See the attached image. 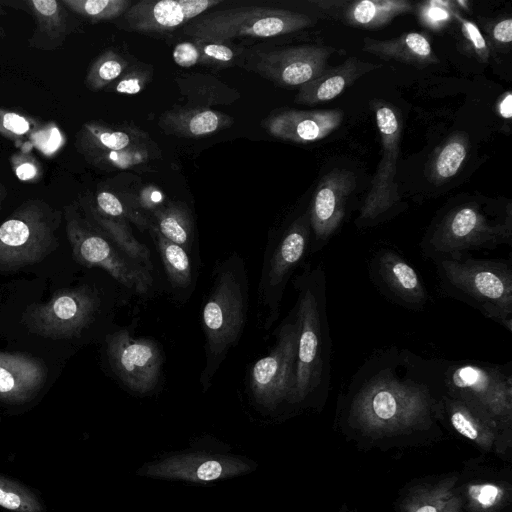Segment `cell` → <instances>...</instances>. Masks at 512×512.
Returning <instances> with one entry per match:
<instances>
[{
	"label": "cell",
	"mask_w": 512,
	"mask_h": 512,
	"mask_svg": "<svg viewBox=\"0 0 512 512\" xmlns=\"http://www.w3.org/2000/svg\"><path fill=\"white\" fill-rule=\"evenodd\" d=\"M200 51L201 59L205 58L215 62H229L233 59V51L220 43L198 41L196 45Z\"/></svg>",
	"instance_id": "obj_36"
},
{
	"label": "cell",
	"mask_w": 512,
	"mask_h": 512,
	"mask_svg": "<svg viewBox=\"0 0 512 512\" xmlns=\"http://www.w3.org/2000/svg\"><path fill=\"white\" fill-rule=\"evenodd\" d=\"M31 3L42 16L52 17L58 12V3L54 0H33Z\"/></svg>",
	"instance_id": "obj_44"
},
{
	"label": "cell",
	"mask_w": 512,
	"mask_h": 512,
	"mask_svg": "<svg viewBox=\"0 0 512 512\" xmlns=\"http://www.w3.org/2000/svg\"><path fill=\"white\" fill-rule=\"evenodd\" d=\"M377 68V65L348 58L339 66L326 69L319 77L300 86L296 101L314 105L337 97L364 73Z\"/></svg>",
	"instance_id": "obj_22"
},
{
	"label": "cell",
	"mask_w": 512,
	"mask_h": 512,
	"mask_svg": "<svg viewBox=\"0 0 512 512\" xmlns=\"http://www.w3.org/2000/svg\"><path fill=\"white\" fill-rule=\"evenodd\" d=\"M376 121L382 139V159L367 195L357 223L359 226L384 219L399 202V194L395 183L396 160L399 154L400 128L397 117L392 109L386 106L376 111Z\"/></svg>",
	"instance_id": "obj_14"
},
{
	"label": "cell",
	"mask_w": 512,
	"mask_h": 512,
	"mask_svg": "<svg viewBox=\"0 0 512 512\" xmlns=\"http://www.w3.org/2000/svg\"><path fill=\"white\" fill-rule=\"evenodd\" d=\"M151 235L157 245L170 284L185 290L192 284V264L188 252L180 245L163 237L153 226Z\"/></svg>",
	"instance_id": "obj_26"
},
{
	"label": "cell",
	"mask_w": 512,
	"mask_h": 512,
	"mask_svg": "<svg viewBox=\"0 0 512 512\" xmlns=\"http://www.w3.org/2000/svg\"><path fill=\"white\" fill-rule=\"evenodd\" d=\"M459 19L462 23L461 25L463 31L473 44L475 50L478 52L479 55L486 57V55L488 54L486 42L477 26L473 22H470L468 20L461 18Z\"/></svg>",
	"instance_id": "obj_39"
},
{
	"label": "cell",
	"mask_w": 512,
	"mask_h": 512,
	"mask_svg": "<svg viewBox=\"0 0 512 512\" xmlns=\"http://www.w3.org/2000/svg\"><path fill=\"white\" fill-rule=\"evenodd\" d=\"M16 174L21 180H28L35 176L36 168L30 163H24L17 167Z\"/></svg>",
	"instance_id": "obj_45"
},
{
	"label": "cell",
	"mask_w": 512,
	"mask_h": 512,
	"mask_svg": "<svg viewBox=\"0 0 512 512\" xmlns=\"http://www.w3.org/2000/svg\"><path fill=\"white\" fill-rule=\"evenodd\" d=\"M0 506L14 512H42L36 496L25 487L0 476Z\"/></svg>",
	"instance_id": "obj_31"
},
{
	"label": "cell",
	"mask_w": 512,
	"mask_h": 512,
	"mask_svg": "<svg viewBox=\"0 0 512 512\" xmlns=\"http://www.w3.org/2000/svg\"><path fill=\"white\" fill-rule=\"evenodd\" d=\"M66 232L76 262L105 270L134 293L147 295L151 291V272L127 256L102 232L75 218L68 219Z\"/></svg>",
	"instance_id": "obj_10"
},
{
	"label": "cell",
	"mask_w": 512,
	"mask_h": 512,
	"mask_svg": "<svg viewBox=\"0 0 512 512\" xmlns=\"http://www.w3.org/2000/svg\"><path fill=\"white\" fill-rule=\"evenodd\" d=\"M364 49L382 58H393L414 65H425L434 61L430 43L417 32L386 41L366 39Z\"/></svg>",
	"instance_id": "obj_24"
},
{
	"label": "cell",
	"mask_w": 512,
	"mask_h": 512,
	"mask_svg": "<svg viewBox=\"0 0 512 512\" xmlns=\"http://www.w3.org/2000/svg\"><path fill=\"white\" fill-rule=\"evenodd\" d=\"M462 499L460 496L455 494L450 502L448 503L444 512H461Z\"/></svg>",
	"instance_id": "obj_47"
},
{
	"label": "cell",
	"mask_w": 512,
	"mask_h": 512,
	"mask_svg": "<svg viewBox=\"0 0 512 512\" xmlns=\"http://www.w3.org/2000/svg\"><path fill=\"white\" fill-rule=\"evenodd\" d=\"M4 191L0 189V210H1V204H2V201H3V198H4Z\"/></svg>",
	"instance_id": "obj_48"
},
{
	"label": "cell",
	"mask_w": 512,
	"mask_h": 512,
	"mask_svg": "<svg viewBox=\"0 0 512 512\" xmlns=\"http://www.w3.org/2000/svg\"><path fill=\"white\" fill-rule=\"evenodd\" d=\"M93 218L100 228V231L127 256L139 263L149 272L153 270L150 250L135 238L122 219L108 217L98 212L93 213Z\"/></svg>",
	"instance_id": "obj_27"
},
{
	"label": "cell",
	"mask_w": 512,
	"mask_h": 512,
	"mask_svg": "<svg viewBox=\"0 0 512 512\" xmlns=\"http://www.w3.org/2000/svg\"><path fill=\"white\" fill-rule=\"evenodd\" d=\"M106 353L111 369L130 390L147 393L158 384L163 355L152 339L134 338L122 329L106 337Z\"/></svg>",
	"instance_id": "obj_13"
},
{
	"label": "cell",
	"mask_w": 512,
	"mask_h": 512,
	"mask_svg": "<svg viewBox=\"0 0 512 512\" xmlns=\"http://www.w3.org/2000/svg\"><path fill=\"white\" fill-rule=\"evenodd\" d=\"M298 300L296 378L293 403L323 402L331 383V339L324 269L307 267L295 281Z\"/></svg>",
	"instance_id": "obj_2"
},
{
	"label": "cell",
	"mask_w": 512,
	"mask_h": 512,
	"mask_svg": "<svg viewBox=\"0 0 512 512\" xmlns=\"http://www.w3.org/2000/svg\"><path fill=\"white\" fill-rule=\"evenodd\" d=\"M298 321L295 309L277 333L271 352L259 359L250 372V388L256 400L267 407L282 401L293 403L296 378Z\"/></svg>",
	"instance_id": "obj_11"
},
{
	"label": "cell",
	"mask_w": 512,
	"mask_h": 512,
	"mask_svg": "<svg viewBox=\"0 0 512 512\" xmlns=\"http://www.w3.org/2000/svg\"><path fill=\"white\" fill-rule=\"evenodd\" d=\"M342 118L340 110L289 109L272 114L266 119L265 127L276 138L308 143L328 136L339 126Z\"/></svg>",
	"instance_id": "obj_21"
},
{
	"label": "cell",
	"mask_w": 512,
	"mask_h": 512,
	"mask_svg": "<svg viewBox=\"0 0 512 512\" xmlns=\"http://www.w3.org/2000/svg\"><path fill=\"white\" fill-rule=\"evenodd\" d=\"M101 148L111 152L127 150L131 147L132 140L129 134L123 131H101L94 136Z\"/></svg>",
	"instance_id": "obj_35"
},
{
	"label": "cell",
	"mask_w": 512,
	"mask_h": 512,
	"mask_svg": "<svg viewBox=\"0 0 512 512\" xmlns=\"http://www.w3.org/2000/svg\"><path fill=\"white\" fill-rule=\"evenodd\" d=\"M443 394L437 359L404 348L374 351L342 395L350 427L372 437L426 430L440 417Z\"/></svg>",
	"instance_id": "obj_1"
},
{
	"label": "cell",
	"mask_w": 512,
	"mask_h": 512,
	"mask_svg": "<svg viewBox=\"0 0 512 512\" xmlns=\"http://www.w3.org/2000/svg\"><path fill=\"white\" fill-rule=\"evenodd\" d=\"M310 231L308 212L291 223L277 242L267 248L259 282V301L267 311L266 327L278 318L288 280L308 251Z\"/></svg>",
	"instance_id": "obj_12"
},
{
	"label": "cell",
	"mask_w": 512,
	"mask_h": 512,
	"mask_svg": "<svg viewBox=\"0 0 512 512\" xmlns=\"http://www.w3.org/2000/svg\"><path fill=\"white\" fill-rule=\"evenodd\" d=\"M247 304L243 262L232 256L219 267L202 310L206 366L201 383L205 388L228 351L238 342L246 322Z\"/></svg>",
	"instance_id": "obj_3"
},
{
	"label": "cell",
	"mask_w": 512,
	"mask_h": 512,
	"mask_svg": "<svg viewBox=\"0 0 512 512\" xmlns=\"http://www.w3.org/2000/svg\"><path fill=\"white\" fill-rule=\"evenodd\" d=\"M2 126L5 130L16 135L26 133L30 127L28 121L24 117L12 112H8L3 115Z\"/></svg>",
	"instance_id": "obj_42"
},
{
	"label": "cell",
	"mask_w": 512,
	"mask_h": 512,
	"mask_svg": "<svg viewBox=\"0 0 512 512\" xmlns=\"http://www.w3.org/2000/svg\"><path fill=\"white\" fill-rule=\"evenodd\" d=\"M100 302L96 290L87 285L60 289L48 301L29 305L21 322L30 333L41 337L74 338L93 321Z\"/></svg>",
	"instance_id": "obj_9"
},
{
	"label": "cell",
	"mask_w": 512,
	"mask_h": 512,
	"mask_svg": "<svg viewBox=\"0 0 512 512\" xmlns=\"http://www.w3.org/2000/svg\"><path fill=\"white\" fill-rule=\"evenodd\" d=\"M440 417H444L451 428L479 448L490 451L510 431L502 428L490 415L462 399L442 394Z\"/></svg>",
	"instance_id": "obj_19"
},
{
	"label": "cell",
	"mask_w": 512,
	"mask_h": 512,
	"mask_svg": "<svg viewBox=\"0 0 512 512\" xmlns=\"http://www.w3.org/2000/svg\"><path fill=\"white\" fill-rule=\"evenodd\" d=\"M410 9V3L403 0H362L351 4L345 16L351 25L375 28Z\"/></svg>",
	"instance_id": "obj_25"
},
{
	"label": "cell",
	"mask_w": 512,
	"mask_h": 512,
	"mask_svg": "<svg viewBox=\"0 0 512 512\" xmlns=\"http://www.w3.org/2000/svg\"><path fill=\"white\" fill-rule=\"evenodd\" d=\"M511 220L494 222L475 205L448 212L426 234L421 252L435 263L459 259L474 250H493L511 243Z\"/></svg>",
	"instance_id": "obj_6"
},
{
	"label": "cell",
	"mask_w": 512,
	"mask_h": 512,
	"mask_svg": "<svg viewBox=\"0 0 512 512\" xmlns=\"http://www.w3.org/2000/svg\"><path fill=\"white\" fill-rule=\"evenodd\" d=\"M356 181L352 172L335 169L319 182L309 211L310 226L316 247L313 252L335 233L344 219L349 195Z\"/></svg>",
	"instance_id": "obj_17"
},
{
	"label": "cell",
	"mask_w": 512,
	"mask_h": 512,
	"mask_svg": "<svg viewBox=\"0 0 512 512\" xmlns=\"http://www.w3.org/2000/svg\"><path fill=\"white\" fill-rule=\"evenodd\" d=\"M493 37L501 43H510L512 40V20L510 18L498 22L493 28Z\"/></svg>",
	"instance_id": "obj_43"
},
{
	"label": "cell",
	"mask_w": 512,
	"mask_h": 512,
	"mask_svg": "<svg viewBox=\"0 0 512 512\" xmlns=\"http://www.w3.org/2000/svg\"><path fill=\"white\" fill-rule=\"evenodd\" d=\"M146 72L134 71L125 75L116 85L115 90L119 93L134 95L143 90L148 81Z\"/></svg>",
	"instance_id": "obj_38"
},
{
	"label": "cell",
	"mask_w": 512,
	"mask_h": 512,
	"mask_svg": "<svg viewBox=\"0 0 512 512\" xmlns=\"http://www.w3.org/2000/svg\"><path fill=\"white\" fill-rule=\"evenodd\" d=\"M219 0H142L124 13L127 25L142 33L172 31L220 4Z\"/></svg>",
	"instance_id": "obj_18"
},
{
	"label": "cell",
	"mask_w": 512,
	"mask_h": 512,
	"mask_svg": "<svg viewBox=\"0 0 512 512\" xmlns=\"http://www.w3.org/2000/svg\"><path fill=\"white\" fill-rule=\"evenodd\" d=\"M443 394L480 408L511 431L512 371L510 365L437 359Z\"/></svg>",
	"instance_id": "obj_5"
},
{
	"label": "cell",
	"mask_w": 512,
	"mask_h": 512,
	"mask_svg": "<svg viewBox=\"0 0 512 512\" xmlns=\"http://www.w3.org/2000/svg\"><path fill=\"white\" fill-rule=\"evenodd\" d=\"M441 290L512 330V268L501 259L464 256L435 263Z\"/></svg>",
	"instance_id": "obj_4"
},
{
	"label": "cell",
	"mask_w": 512,
	"mask_h": 512,
	"mask_svg": "<svg viewBox=\"0 0 512 512\" xmlns=\"http://www.w3.org/2000/svg\"><path fill=\"white\" fill-rule=\"evenodd\" d=\"M173 59L181 67H191L201 59L198 47L190 42H182L175 46Z\"/></svg>",
	"instance_id": "obj_37"
},
{
	"label": "cell",
	"mask_w": 512,
	"mask_h": 512,
	"mask_svg": "<svg viewBox=\"0 0 512 512\" xmlns=\"http://www.w3.org/2000/svg\"><path fill=\"white\" fill-rule=\"evenodd\" d=\"M62 137L57 128H51L48 131L40 132L37 144L45 153H52L60 146Z\"/></svg>",
	"instance_id": "obj_41"
},
{
	"label": "cell",
	"mask_w": 512,
	"mask_h": 512,
	"mask_svg": "<svg viewBox=\"0 0 512 512\" xmlns=\"http://www.w3.org/2000/svg\"><path fill=\"white\" fill-rule=\"evenodd\" d=\"M153 227L166 239L190 252L193 242V223L189 212L180 204H169L154 212Z\"/></svg>",
	"instance_id": "obj_28"
},
{
	"label": "cell",
	"mask_w": 512,
	"mask_h": 512,
	"mask_svg": "<svg viewBox=\"0 0 512 512\" xmlns=\"http://www.w3.org/2000/svg\"><path fill=\"white\" fill-rule=\"evenodd\" d=\"M223 473L224 468L222 463L212 459L202 462L194 472L196 479L201 481L218 479Z\"/></svg>",
	"instance_id": "obj_40"
},
{
	"label": "cell",
	"mask_w": 512,
	"mask_h": 512,
	"mask_svg": "<svg viewBox=\"0 0 512 512\" xmlns=\"http://www.w3.org/2000/svg\"><path fill=\"white\" fill-rule=\"evenodd\" d=\"M59 219L39 204H25L0 225V271L9 272L43 261L59 246Z\"/></svg>",
	"instance_id": "obj_8"
},
{
	"label": "cell",
	"mask_w": 512,
	"mask_h": 512,
	"mask_svg": "<svg viewBox=\"0 0 512 512\" xmlns=\"http://www.w3.org/2000/svg\"><path fill=\"white\" fill-rule=\"evenodd\" d=\"M126 66L127 62L122 57L107 51L93 65L88 80L93 88H102L117 79Z\"/></svg>",
	"instance_id": "obj_33"
},
{
	"label": "cell",
	"mask_w": 512,
	"mask_h": 512,
	"mask_svg": "<svg viewBox=\"0 0 512 512\" xmlns=\"http://www.w3.org/2000/svg\"><path fill=\"white\" fill-rule=\"evenodd\" d=\"M313 25L305 14L285 9L245 6L216 10L185 24L184 34L197 41L220 43L236 37L267 38Z\"/></svg>",
	"instance_id": "obj_7"
},
{
	"label": "cell",
	"mask_w": 512,
	"mask_h": 512,
	"mask_svg": "<svg viewBox=\"0 0 512 512\" xmlns=\"http://www.w3.org/2000/svg\"><path fill=\"white\" fill-rule=\"evenodd\" d=\"M66 3L78 13L93 19H112L130 7L128 0H71Z\"/></svg>",
	"instance_id": "obj_32"
},
{
	"label": "cell",
	"mask_w": 512,
	"mask_h": 512,
	"mask_svg": "<svg viewBox=\"0 0 512 512\" xmlns=\"http://www.w3.org/2000/svg\"><path fill=\"white\" fill-rule=\"evenodd\" d=\"M375 285L392 301L409 309H421L428 292L417 271L398 252L383 248L370 261Z\"/></svg>",
	"instance_id": "obj_16"
},
{
	"label": "cell",
	"mask_w": 512,
	"mask_h": 512,
	"mask_svg": "<svg viewBox=\"0 0 512 512\" xmlns=\"http://www.w3.org/2000/svg\"><path fill=\"white\" fill-rule=\"evenodd\" d=\"M457 478H444L434 484L418 487L403 503L401 512H444L456 494Z\"/></svg>",
	"instance_id": "obj_29"
},
{
	"label": "cell",
	"mask_w": 512,
	"mask_h": 512,
	"mask_svg": "<svg viewBox=\"0 0 512 512\" xmlns=\"http://www.w3.org/2000/svg\"><path fill=\"white\" fill-rule=\"evenodd\" d=\"M499 112L504 118H511L512 116V95L511 93H507L506 96L502 99L499 105Z\"/></svg>",
	"instance_id": "obj_46"
},
{
	"label": "cell",
	"mask_w": 512,
	"mask_h": 512,
	"mask_svg": "<svg viewBox=\"0 0 512 512\" xmlns=\"http://www.w3.org/2000/svg\"><path fill=\"white\" fill-rule=\"evenodd\" d=\"M507 497L506 488L494 482L470 484L467 488V506L471 512H498Z\"/></svg>",
	"instance_id": "obj_30"
},
{
	"label": "cell",
	"mask_w": 512,
	"mask_h": 512,
	"mask_svg": "<svg viewBox=\"0 0 512 512\" xmlns=\"http://www.w3.org/2000/svg\"><path fill=\"white\" fill-rule=\"evenodd\" d=\"M466 146L460 140H452L447 143L435 161V172L441 179H447L455 175L466 157Z\"/></svg>",
	"instance_id": "obj_34"
},
{
	"label": "cell",
	"mask_w": 512,
	"mask_h": 512,
	"mask_svg": "<svg viewBox=\"0 0 512 512\" xmlns=\"http://www.w3.org/2000/svg\"><path fill=\"white\" fill-rule=\"evenodd\" d=\"M231 123L232 119L225 114L205 108L173 110L164 113L160 119L166 132L189 138L207 136Z\"/></svg>",
	"instance_id": "obj_23"
},
{
	"label": "cell",
	"mask_w": 512,
	"mask_h": 512,
	"mask_svg": "<svg viewBox=\"0 0 512 512\" xmlns=\"http://www.w3.org/2000/svg\"><path fill=\"white\" fill-rule=\"evenodd\" d=\"M335 50L319 45H302L260 54L259 73L282 86H302L319 77Z\"/></svg>",
	"instance_id": "obj_15"
},
{
	"label": "cell",
	"mask_w": 512,
	"mask_h": 512,
	"mask_svg": "<svg viewBox=\"0 0 512 512\" xmlns=\"http://www.w3.org/2000/svg\"><path fill=\"white\" fill-rule=\"evenodd\" d=\"M46 380L47 368L41 359L21 352H0V400L27 402Z\"/></svg>",
	"instance_id": "obj_20"
}]
</instances>
